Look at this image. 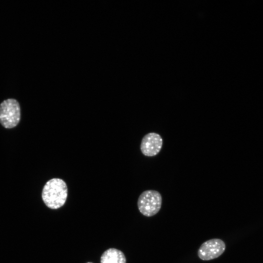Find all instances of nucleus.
Wrapping results in <instances>:
<instances>
[{"label":"nucleus","mask_w":263,"mask_h":263,"mask_svg":"<svg viewBox=\"0 0 263 263\" xmlns=\"http://www.w3.org/2000/svg\"><path fill=\"white\" fill-rule=\"evenodd\" d=\"M68 196V188L65 182L60 178H52L48 181L42 191V199L45 205L52 209H56L65 204Z\"/></svg>","instance_id":"f257e3e1"},{"label":"nucleus","mask_w":263,"mask_h":263,"mask_svg":"<svg viewBox=\"0 0 263 263\" xmlns=\"http://www.w3.org/2000/svg\"><path fill=\"white\" fill-rule=\"evenodd\" d=\"M162 203V197L159 192L147 190L140 194L137 204L139 212L144 216L150 217L158 213Z\"/></svg>","instance_id":"f03ea898"},{"label":"nucleus","mask_w":263,"mask_h":263,"mask_svg":"<svg viewBox=\"0 0 263 263\" xmlns=\"http://www.w3.org/2000/svg\"><path fill=\"white\" fill-rule=\"evenodd\" d=\"M20 119L19 102L13 98L6 99L0 104V123L6 129L16 127Z\"/></svg>","instance_id":"7ed1b4c3"},{"label":"nucleus","mask_w":263,"mask_h":263,"mask_svg":"<svg viewBox=\"0 0 263 263\" xmlns=\"http://www.w3.org/2000/svg\"><path fill=\"white\" fill-rule=\"evenodd\" d=\"M226 248L225 243L221 239L214 238L204 242L198 250V256L203 261H209L222 255Z\"/></svg>","instance_id":"20e7f679"},{"label":"nucleus","mask_w":263,"mask_h":263,"mask_svg":"<svg viewBox=\"0 0 263 263\" xmlns=\"http://www.w3.org/2000/svg\"><path fill=\"white\" fill-rule=\"evenodd\" d=\"M163 139L156 132H150L145 135L140 144V150L143 155L148 157L156 155L163 146Z\"/></svg>","instance_id":"39448f33"},{"label":"nucleus","mask_w":263,"mask_h":263,"mask_svg":"<svg viewBox=\"0 0 263 263\" xmlns=\"http://www.w3.org/2000/svg\"><path fill=\"white\" fill-rule=\"evenodd\" d=\"M101 263H126V257L122 251L110 248L105 251L100 258Z\"/></svg>","instance_id":"423d86ee"},{"label":"nucleus","mask_w":263,"mask_h":263,"mask_svg":"<svg viewBox=\"0 0 263 263\" xmlns=\"http://www.w3.org/2000/svg\"></svg>","instance_id":"0eeeda50"}]
</instances>
